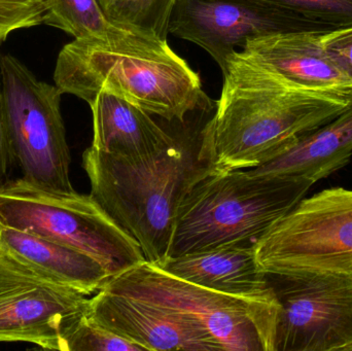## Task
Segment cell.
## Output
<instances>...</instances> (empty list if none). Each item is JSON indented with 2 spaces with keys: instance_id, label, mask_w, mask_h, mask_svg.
Wrapping results in <instances>:
<instances>
[{
  "instance_id": "obj_1",
  "label": "cell",
  "mask_w": 352,
  "mask_h": 351,
  "mask_svg": "<svg viewBox=\"0 0 352 351\" xmlns=\"http://www.w3.org/2000/svg\"><path fill=\"white\" fill-rule=\"evenodd\" d=\"M221 72L217 109L200 133L201 158L215 174L266 164L352 104V88H295L243 49Z\"/></svg>"
},
{
  "instance_id": "obj_2",
  "label": "cell",
  "mask_w": 352,
  "mask_h": 351,
  "mask_svg": "<svg viewBox=\"0 0 352 351\" xmlns=\"http://www.w3.org/2000/svg\"><path fill=\"white\" fill-rule=\"evenodd\" d=\"M54 80L62 94L88 104L104 91L179 124L209 102L200 76L166 38L119 25L104 36L74 38L66 45Z\"/></svg>"
},
{
  "instance_id": "obj_3",
  "label": "cell",
  "mask_w": 352,
  "mask_h": 351,
  "mask_svg": "<svg viewBox=\"0 0 352 351\" xmlns=\"http://www.w3.org/2000/svg\"><path fill=\"white\" fill-rule=\"evenodd\" d=\"M200 133L176 132L164 148L140 158L92 146L82 155L90 195L138 241L146 262L167 257L180 204L197 183L215 174L201 158Z\"/></svg>"
},
{
  "instance_id": "obj_4",
  "label": "cell",
  "mask_w": 352,
  "mask_h": 351,
  "mask_svg": "<svg viewBox=\"0 0 352 351\" xmlns=\"http://www.w3.org/2000/svg\"><path fill=\"white\" fill-rule=\"evenodd\" d=\"M314 183L250 170L207 177L178 208L167 257L254 245L305 198Z\"/></svg>"
},
{
  "instance_id": "obj_5",
  "label": "cell",
  "mask_w": 352,
  "mask_h": 351,
  "mask_svg": "<svg viewBox=\"0 0 352 351\" xmlns=\"http://www.w3.org/2000/svg\"><path fill=\"white\" fill-rule=\"evenodd\" d=\"M0 224L76 249L113 276L146 261L138 241L89 195L24 179L0 185Z\"/></svg>"
},
{
  "instance_id": "obj_6",
  "label": "cell",
  "mask_w": 352,
  "mask_h": 351,
  "mask_svg": "<svg viewBox=\"0 0 352 351\" xmlns=\"http://www.w3.org/2000/svg\"><path fill=\"white\" fill-rule=\"evenodd\" d=\"M102 290L150 303L204 328L226 351H275L279 304L203 288L144 261L109 278Z\"/></svg>"
},
{
  "instance_id": "obj_7",
  "label": "cell",
  "mask_w": 352,
  "mask_h": 351,
  "mask_svg": "<svg viewBox=\"0 0 352 351\" xmlns=\"http://www.w3.org/2000/svg\"><path fill=\"white\" fill-rule=\"evenodd\" d=\"M0 86L10 150L23 179L53 191L76 192L70 181L61 91L37 80L10 54L0 55Z\"/></svg>"
},
{
  "instance_id": "obj_8",
  "label": "cell",
  "mask_w": 352,
  "mask_h": 351,
  "mask_svg": "<svg viewBox=\"0 0 352 351\" xmlns=\"http://www.w3.org/2000/svg\"><path fill=\"white\" fill-rule=\"evenodd\" d=\"M264 273H352V190L303 198L254 243Z\"/></svg>"
},
{
  "instance_id": "obj_9",
  "label": "cell",
  "mask_w": 352,
  "mask_h": 351,
  "mask_svg": "<svg viewBox=\"0 0 352 351\" xmlns=\"http://www.w3.org/2000/svg\"><path fill=\"white\" fill-rule=\"evenodd\" d=\"M279 304L275 351H352V273H265Z\"/></svg>"
},
{
  "instance_id": "obj_10",
  "label": "cell",
  "mask_w": 352,
  "mask_h": 351,
  "mask_svg": "<svg viewBox=\"0 0 352 351\" xmlns=\"http://www.w3.org/2000/svg\"><path fill=\"white\" fill-rule=\"evenodd\" d=\"M88 296L60 286L0 249V343L60 350L62 335L86 313Z\"/></svg>"
},
{
  "instance_id": "obj_11",
  "label": "cell",
  "mask_w": 352,
  "mask_h": 351,
  "mask_svg": "<svg viewBox=\"0 0 352 351\" xmlns=\"http://www.w3.org/2000/svg\"><path fill=\"white\" fill-rule=\"evenodd\" d=\"M287 31L302 29L256 0H177L169 22V34L202 47L221 70L248 39Z\"/></svg>"
},
{
  "instance_id": "obj_12",
  "label": "cell",
  "mask_w": 352,
  "mask_h": 351,
  "mask_svg": "<svg viewBox=\"0 0 352 351\" xmlns=\"http://www.w3.org/2000/svg\"><path fill=\"white\" fill-rule=\"evenodd\" d=\"M88 315L144 350L217 351L219 342L198 324L144 301L99 290Z\"/></svg>"
},
{
  "instance_id": "obj_13",
  "label": "cell",
  "mask_w": 352,
  "mask_h": 351,
  "mask_svg": "<svg viewBox=\"0 0 352 351\" xmlns=\"http://www.w3.org/2000/svg\"><path fill=\"white\" fill-rule=\"evenodd\" d=\"M154 265L176 278L230 296L258 301L275 299L266 274L256 264L254 245L167 257Z\"/></svg>"
},
{
  "instance_id": "obj_14",
  "label": "cell",
  "mask_w": 352,
  "mask_h": 351,
  "mask_svg": "<svg viewBox=\"0 0 352 351\" xmlns=\"http://www.w3.org/2000/svg\"><path fill=\"white\" fill-rule=\"evenodd\" d=\"M324 33L287 31L248 39L242 49L268 66L292 86L303 90L352 88L322 45Z\"/></svg>"
},
{
  "instance_id": "obj_15",
  "label": "cell",
  "mask_w": 352,
  "mask_h": 351,
  "mask_svg": "<svg viewBox=\"0 0 352 351\" xmlns=\"http://www.w3.org/2000/svg\"><path fill=\"white\" fill-rule=\"evenodd\" d=\"M0 249L47 280L85 296L96 294L111 275L76 249L0 224Z\"/></svg>"
},
{
  "instance_id": "obj_16",
  "label": "cell",
  "mask_w": 352,
  "mask_h": 351,
  "mask_svg": "<svg viewBox=\"0 0 352 351\" xmlns=\"http://www.w3.org/2000/svg\"><path fill=\"white\" fill-rule=\"evenodd\" d=\"M92 148L122 158H140L164 148L173 133L165 130L148 111L101 91L90 103Z\"/></svg>"
},
{
  "instance_id": "obj_17",
  "label": "cell",
  "mask_w": 352,
  "mask_h": 351,
  "mask_svg": "<svg viewBox=\"0 0 352 351\" xmlns=\"http://www.w3.org/2000/svg\"><path fill=\"white\" fill-rule=\"evenodd\" d=\"M352 156V104L338 117L302 137L252 174L295 177L316 181L349 164Z\"/></svg>"
},
{
  "instance_id": "obj_18",
  "label": "cell",
  "mask_w": 352,
  "mask_h": 351,
  "mask_svg": "<svg viewBox=\"0 0 352 351\" xmlns=\"http://www.w3.org/2000/svg\"><path fill=\"white\" fill-rule=\"evenodd\" d=\"M287 14L302 31L328 33L352 27V0H256Z\"/></svg>"
},
{
  "instance_id": "obj_19",
  "label": "cell",
  "mask_w": 352,
  "mask_h": 351,
  "mask_svg": "<svg viewBox=\"0 0 352 351\" xmlns=\"http://www.w3.org/2000/svg\"><path fill=\"white\" fill-rule=\"evenodd\" d=\"M107 18L126 28L152 33L161 38L169 34V22L177 0H97Z\"/></svg>"
},
{
  "instance_id": "obj_20",
  "label": "cell",
  "mask_w": 352,
  "mask_h": 351,
  "mask_svg": "<svg viewBox=\"0 0 352 351\" xmlns=\"http://www.w3.org/2000/svg\"><path fill=\"white\" fill-rule=\"evenodd\" d=\"M43 24L61 29L74 38L104 36L117 26L107 18L97 0H51Z\"/></svg>"
},
{
  "instance_id": "obj_21",
  "label": "cell",
  "mask_w": 352,
  "mask_h": 351,
  "mask_svg": "<svg viewBox=\"0 0 352 351\" xmlns=\"http://www.w3.org/2000/svg\"><path fill=\"white\" fill-rule=\"evenodd\" d=\"M88 310V309H87ZM61 351H144V348L92 319L85 313L62 335Z\"/></svg>"
},
{
  "instance_id": "obj_22",
  "label": "cell",
  "mask_w": 352,
  "mask_h": 351,
  "mask_svg": "<svg viewBox=\"0 0 352 351\" xmlns=\"http://www.w3.org/2000/svg\"><path fill=\"white\" fill-rule=\"evenodd\" d=\"M322 45L337 69L352 82V27L324 33Z\"/></svg>"
},
{
  "instance_id": "obj_23",
  "label": "cell",
  "mask_w": 352,
  "mask_h": 351,
  "mask_svg": "<svg viewBox=\"0 0 352 351\" xmlns=\"http://www.w3.org/2000/svg\"><path fill=\"white\" fill-rule=\"evenodd\" d=\"M12 150L8 141L3 109H2L1 86H0V185L6 183L8 169L12 160Z\"/></svg>"
}]
</instances>
